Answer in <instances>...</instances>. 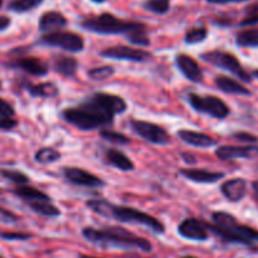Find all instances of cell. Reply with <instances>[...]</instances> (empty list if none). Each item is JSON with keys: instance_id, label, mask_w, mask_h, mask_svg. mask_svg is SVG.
<instances>
[{"instance_id": "cell-1", "label": "cell", "mask_w": 258, "mask_h": 258, "mask_svg": "<svg viewBox=\"0 0 258 258\" xmlns=\"http://www.w3.org/2000/svg\"><path fill=\"white\" fill-rule=\"evenodd\" d=\"M127 110V103L122 97L106 92H96L80 105L67 107L62 111L66 122L78 130L92 131L112 123L116 115Z\"/></svg>"}, {"instance_id": "cell-2", "label": "cell", "mask_w": 258, "mask_h": 258, "mask_svg": "<svg viewBox=\"0 0 258 258\" xmlns=\"http://www.w3.org/2000/svg\"><path fill=\"white\" fill-rule=\"evenodd\" d=\"M82 236L88 242L102 248L140 249L143 252H150L153 249L148 239L135 236L133 232L126 231L121 227H108L102 229L86 227L82 231Z\"/></svg>"}, {"instance_id": "cell-3", "label": "cell", "mask_w": 258, "mask_h": 258, "mask_svg": "<svg viewBox=\"0 0 258 258\" xmlns=\"http://www.w3.org/2000/svg\"><path fill=\"white\" fill-rule=\"evenodd\" d=\"M81 27L88 32L101 35L130 34L138 30L146 29V25L139 22L123 20L110 13H102L96 17H87L81 22Z\"/></svg>"}, {"instance_id": "cell-4", "label": "cell", "mask_w": 258, "mask_h": 258, "mask_svg": "<svg viewBox=\"0 0 258 258\" xmlns=\"http://www.w3.org/2000/svg\"><path fill=\"white\" fill-rule=\"evenodd\" d=\"M110 217H112V218L117 219L120 222H123V223L140 224V226L151 229L156 234H163L165 232V226L159 219L150 216V214L145 213V212L131 208V207L113 206L112 204Z\"/></svg>"}, {"instance_id": "cell-5", "label": "cell", "mask_w": 258, "mask_h": 258, "mask_svg": "<svg viewBox=\"0 0 258 258\" xmlns=\"http://www.w3.org/2000/svg\"><path fill=\"white\" fill-rule=\"evenodd\" d=\"M201 58L203 60H206V62L216 66V67L222 68L224 71H228L229 73L234 75L238 80L243 81V82H252V76L244 70L243 66L238 60V58L234 54H232V53L221 49H213L203 53L201 55Z\"/></svg>"}, {"instance_id": "cell-6", "label": "cell", "mask_w": 258, "mask_h": 258, "mask_svg": "<svg viewBox=\"0 0 258 258\" xmlns=\"http://www.w3.org/2000/svg\"><path fill=\"white\" fill-rule=\"evenodd\" d=\"M189 105L197 112L206 113L218 120H224L231 115V108L222 98L213 95H198V93H189Z\"/></svg>"}, {"instance_id": "cell-7", "label": "cell", "mask_w": 258, "mask_h": 258, "mask_svg": "<svg viewBox=\"0 0 258 258\" xmlns=\"http://www.w3.org/2000/svg\"><path fill=\"white\" fill-rule=\"evenodd\" d=\"M39 44L45 47H57L70 53H78L82 52L85 48V40L76 33L55 30L43 34L39 39Z\"/></svg>"}, {"instance_id": "cell-8", "label": "cell", "mask_w": 258, "mask_h": 258, "mask_svg": "<svg viewBox=\"0 0 258 258\" xmlns=\"http://www.w3.org/2000/svg\"><path fill=\"white\" fill-rule=\"evenodd\" d=\"M212 219H213L216 226L232 232L233 234L238 236L239 238L246 241L249 246H251L253 242H258L257 229L246 226V224L238 223L236 217L227 213V212H214V213L212 214Z\"/></svg>"}, {"instance_id": "cell-9", "label": "cell", "mask_w": 258, "mask_h": 258, "mask_svg": "<svg viewBox=\"0 0 258 258\" xmlns=\"http://www.w3.org/2000/svg\"><path fill=\"white\" fill-rule=\"evenodd\" d=\"M130 127L141 139L154 145H168L171 141L168 131L156 123L144 120H131Z\"/></svg>"}, {"instance_id": "cell-10", "label": "cell", "mask_w": 258, "mask_h": 258, "mask_svg": "<svg viewBox=\"0 0 258 258\" xmlns=\"http://www.w3.org/2000/svg\"><path fill=\"white\" fill-rule=\"evenodd\" d=\"M100 54L105 58H110V59L128 60V62H146L151 57L150 53L146 50L125 47V45L105 48L103 50H101Z\"/></svg>"}, {"instance_id": "cell-11", "label": "cell", "mask_w": 258, "mask_h": 258, "mask_svg": "<svg viewBox=\"0 0 258 258\" xmlns=\"http://www.w3.org/2000/svg\"><path fill=\"white\" fill-rule=\"evenodd\" d=\"M62 173L63 176L75 185L86 186V188H101V186L106 185V183L100 176L95 175V174L90 173L85 169L67 166V168H63Z\"/></svg>"}, {"instance_id": "cell-12", "label": "cell", "mask_w": 258, "mask_h": 258, "mask_svg": "<svg viewBox=\"0 0 258 258\" xmlns=\"http://www.w3.org/2000/svg\"><path fill=\"white\" fill-rule=\"evenodd\" d=\"M208 228H207L206 222L197 218H186L179 224L178 233L183 238L189 241L203 242L209 238Z\"/></svg>"}, {"instance_id": "cell-13", "label": "cell", "mask_w": 258, "mask_h": 258, "mask_svg": "<svg viewBox=\"0 0 258 258\" xmlns=\"http://www.w3.org/2000/svg\"><path fill=\"white\" fill-rule=\"evenodd\" d=\"M175 63L178 70L186 80L194 83L203 82V71L193 57L180 53L175 57Z\"/></svg>"}, {"instance_id": "cell-14", "label": "cell", "mask_w": 258, "mask_h": 258, "mask_svg": "<svg viewBox=\"0 0 258 258\" xmlns=\"http://www.w3.org/2000/svg\"><path fill=\"white\" fill-rule=\"evenodd\" d=\"M217 158L221 160H234V159H253L258 156V146H234L222 145L216 150Z\"/></svg>"}, {"instance_id": "cell-15", "label": "cell", "mask_w": 258, "mask_h": 258, "mask_svg": "<svg viewBox=\"0 0 258 258\" xmlns=\"http://www.w3.org/2000/svg\"><path fill=\"white\" fill-rule=\"evenodd\" d=\"M221 191L227 201L238 203L247 194V180L243 178L229 179L222 184Z\"/></svg>"}, {"instance_id": "cell-16", "label": "cell", "mask_w": 258, "mask_h": 258, "mask_svg": "<svg viewBox=\"0 0 258 258\" xmlns=\"http://www.w3.org/2000/svg\"><path fill=\"white\" fill-rule=\"evenodd\" d=\"M179 174L188 180L199 184H213L224 178V173L221 171H211L206 169H180Z\"/></svg>"}, {"instance_id": "cell-17", "label": "cell", "mask_w": 258, "mask_h": 258, "mask_svg": "<svg viewBox=\"0 0 258 258\" xmlns=\"http://www.w3.org/2000/svg\"><path fill=\"white\" fill-rule=\"evenodd\" d=\"M176 135H178V138L181 141H184V143L190 146H196V148L207 149L212 148V146H216L218 144L216 139H213L212 136L203 133H199V131L188 130V128H181V130L178 131Z\"/></svg>"}, {"instance_id": "cell-18", "label": "cell", "mask_w": 258, "mask_h": 258, "mask_svg": "<svg viewBox=\"0 0 258 258\" xmlns=\"http://www.w3.org/2000/svg\"><path fill=\"white\" fill-rule=\"evenodd\" d=\"M66 25H67V19H66L64 15L59 12H55V10H50V12H45L40 17L38 28L42 33H50L60 30Z\"/></svg>"}, {"instance_id": "cell-19", "label": "cell", "mask_w": 258, "mask_h": 258, "mask_svg": "<svg viewBox=\"0 0 258 258\" xmlns=\"http://www.w3.org/2000/svg\"><path fill=\"white\" fill-rule=\"evenodd\" d=\"M14 66L25 73L35 77H43L48 73V66L42 59L35 57H20L14 62Z\"/></svg>"}, {"instance_id": "cell-20", "label": "cell", "mask_w": 258, "mask_h": 258, "mask_svg": "<svg viewBox=\"0 0 258 258\" xmlns=\"http://www.w3.org/2000/svg\"><path fill=\"white\" fill-rule=\"evenodd\" d=\"M216 86L222 91V92L231 93V95H239V96H249L251 91L247 87H244L239 81H236L234 78L228 77V76H217Z\"/></svg>"}, {"instance_id": "cell-21", "label": "cell", "mask_w": 258, "mask_h": 258, "mask_svg": "<svg viewBox=\"0 0 258 258\" xmlns=\"http://www.w3.org/2000/svg\"><path fill=\"white\" fill-rule=\"evenodd\" d=\"M105 161L108 165L118 169L121 171H131L135 169V165L126 154L117 149H108L105 153Z\"/></svg>"}, {"instance_id": "cell-22", "label": "cell", "mask_w": 258, "mask_h": 258, "mask_svg": "<svg viewBox=\"0 0 258 258\" xmlns=\"http://www.w3.org/2000/svg\"><path fill=\"white\" fill-rule=\"evenodd\" d=\"M53 68L63 77H73L77 72L78 62L76 58L71 57V55L58 54L53 58Z\"/></svg>"}, {"instance_id": "cell-23", "label": "cell", "mask_w": 258, "mask_h": 258, "mask_svg": "<svg viewBox=\"0 0 258 258\" xmlns=\"http://www.w3.org/2000/svg\"><path fill=\"white\" fill-rule=\"evenodd\" d=\"M25 90L29 92L33 97H43V98H52L59 93V88L52 82H42V83H25Z\"/></svg>"}, {"instance_id": "cell-24", "label": "cell", "mask_w": 258, "mask_h": 258, "mask_svg": "<svg viewBox=\"0 0 258 258\" xmlns=\"http://www.w3.org/2000/svg\"><path fill=\"white\" fill-rule=\"evenodd\" d=\"M12 191L15 196L19 197L22 201H24L25 203L34 201H50V198L47 194L43 193L39 189H35L33 188V186H28L27 184H24V185H18L17 188L13 189Z\"/></svg>"}, {"instance_id": "cell-25", "label": "cell", "mask_w": 258, "mask_h": 258, "mask_svg": "<svg viewBox=\"0 0 258 258\" xmlns=\"http://www.w3.org/2000/svg\"><path fill=\"white\" fill-rule=\"evenodd\" d=\"M27 204L34 213L39 214V216L48 217V218H55V217L60 216L59 208L50 203V201H34L28 202Z\"/></svg>"}, {"instance_id": "cell-26", "label": "cell", "mask_w": 258, "mask_h": 258, "mask_svg": "<svg viewBox=\"0 0 258 258\" xmlns=\"http://www.w3.org/2000/svg\"><path fill=\"white\" fill-rule=\"evenodd\" d=\"M236 44L241 48H258V28H251L239 32Z\"/></svg>"}, {"instance_id": "cell-27", "label": "cell", "mask_w": 258, "mask_h": 258, "mask_svg": "<svg viewBox=\"0 0 258 258\" xmlns=\"http://www.w3.org/2000/svg\"><path fill=\"white\" fill-rule=\"evenodd\" d=\"M44 0H10L8 10L14 13H27L39 7Z\"/></svg>"}, {"instance_id": "cell-28", "label": "cell", "mask_w": 258, "mask_h": 258, "mask_svg": "<svg viewBox=\"0 0 258 258\" xmlns=\"http://www.w3.org/2000/svg\"><path fill=\"white\" fill-rule=\"evenodd\" d=\"M60 153L53 148H42L35 153V161L42 165H48V164H53L60 159Z\"/></svg>"}, {"instance_id": "cell-29", "label": "cell", "mask_w": 258, "mask_h": 258, "mask_svg": "<svg viewBox=\"0 0 258 258\" xmlns=\"http://www.w3.org/2000/svg\"><path fill=\"white\" fill-rule=\"evenodd\" d=\"M208 37V29L206 27H196L189 29L185 33V37H184V42L186 44H198V43L204 42Z\"/></svg>"}, {"instance_id": "cell-30", "label": "cell", "mask_w": 258, "mask_h": 258, "mask_svg": "<svg viewBox=\"0 0 258 258\" xmlns=\"http://www.w3.org/2000/svg\"><path fill=\"white\" fill-rule=\"evenodd\" d=\"M0 175L18 185H24L29 183V176L25 175L23 171L14 170V169H0Z\"/></svg>"}, {"instance_id": "cell-31", "label": "cell", "mask_w": 258, "mask_h": 258, "mask_svg": "<svg viewBox=\"0 0 258 258\" xmlns=\"http://www.w3.org/2000/svg\"><path fill=\"white\" fill-rule=\"evenodd\" d=\"M87 207L88 209L97 213L98 216L110 217L112 204L108 203L106 199H91V201L87 202Z\"/></svg>"}, {"instance_id": "cell-32", "label": "cell", "mask_w": 258, "mask_h": 258, "mask_svg": "<svg viewBox=\"0 0 258 258\" xmlns=\"http://www.w3.org/2000/svg\"><path fill=\"white\" fill-rule=\"evenodd\" d=\"M144 8L154 14L163 15L170 10V0H148L144 3Z\"/></svg>"}, {"instance_id": "cell-33", "label": "cell", "mask_w": 258, "mask_h": 258, "mask_svg": "<svg viewBox=\"0 0 258 258\" xmlns=\"http://www.w3.org/2000/svg\"><path fill=\"white\" fill-rule=\"evenodd\" d=\"M100 135L101 138L105 139L106 141L116 144V145H127V144L131 143V140L126 135H123V134L121 133H117V131L108 130V128H103V130H101Z\"/></svg>"}, {"instance_id": "cell-34", "label": "cell", "mask_w": 258, "mask_h": 258, "mask_svg": "<svg viewBox=\"0 0 258 258\" xmlns=\"http://www.w3.org/2000/svg\"><path fill=\"white\" fill-rule=\"evenodd\" d=\"M113 75H115V68L112 66H101L88 71V77L92 81H105L112 77Z\"/></svg>"}, {"instance_id": "cell-35", "label": "cell", "mask_w": 258, "mask_h": 258, "mask_svg": "<svg viewBox=\"0 0 258 258\" xmlns=\"http://www.w3.org/2000/svg\"><path fill=\"white\" fill-rule=\"evenodd\" d=\"M126 37H127L126 39L134 45H139V47H149L150 45V39H149L148 34H146V29L130 33Z\"/></svg>"}, {"instance_id": "cell-36", "label": "cell", "mask_w": 258, "mask_h": 258, "mask_svg": "<svg viewBox=\"0 0 258 258\" xmlns=\"http://www.w3.org/2000/svg\"><path fill=\"white\" fill-rule=\"evenodd\" d=\"M258 23V4L251 5L246 9V17L243 18L239 27H253Z\"/></svg>"}, {"instance_id": "cell-37", "label": "cell", "mask_w": 258, "mask_h": 258, "mask_svg": "<svg viewBox=\"0 0 258 258\" xmlns=\"http://www.w3.org/2000/svg\"><path fill=\"white\" fill-rule=\"evenodd\" d=\"M30 233H23V232H3L0 233V238L4 241H28L32 238Z\"/></svg>"}, {"instance_id": "cell-38", "label": "cell", "mask_w": 258, "mask_h": 258, "mask_svg": "<svg viewBox=\"0 0 258 258\" xmlns=\"http://www.w3.org/2000/svg\"><path fill=\"white\" fill-rule=\"evenodd\" d=\"M15 110L7 100L0 97V117H14Z\"/></svg>"}, {"instance_id": "cell-39", "label": "cell", "mask_w": 258, "mask_h": 258, "mask_svg": "<svg viewBox=\"0 0 258 258\" xmlns=\"http://www.w3.org/2000/svg\"><path fill=\"white\" fill-rule=\"evenodd\" d=\"M232 136H233L236 140L242 141V143H246V144H256L258 141L257 136L252 135V134H248V133H243V131H239V133H234Z\"/></svg>"}, {"instance_id": "cell-40", "label": "cell", "mask_w": 258, "mask_h": 258, "mask_svg": "<svg viewBox=\"0 0 258 258\" xmlns=\"http://www.w3.org/2000/svg\"><path fill=\"white\" fill-rule=\"evenodd\" d=\"M17 121L13 117H0V131H9L17 126Z\"/></svg>"}, {"instance_id": "cell-41", "label": "cell", "mask_w": 258, "mask_h": 258, "mask_svg": "<svg viewBox=\"0 0 258 258\" xmlns=\"http://www.w3.org/2000/svg\"><path fill=\"white\" fill-rule=\"evenodd\" d=\"M12 24V19L9 17H5V15H0V32L8 29Z\"/></svg>"}, {"instance_id": "cell-42", "label": "cell", "mask_w": 258, "mask_h": 258, "mask_svg": "<svg viewBox=\"0 0 258 258\" xmlns=\"http://www.w3.org/2000/svg\"><path fill=\"white\" fill-rule=\"evenodd\" d=\"M211 4H229V3H242L248 2V0H207Z\"/></svg>"}, {"instance_id": "cell-43", "label": "cell", "mask_w": 258, "mask_h": 258, "mask_svg": "<svg viewBox=\"0 0 258 258\" xmlns=\"http://www.w3.org/2000/svg\"><path fill=\"white\" fill-rule=\"evenodd\" d=\"M181 158L184 159V161H185V163H189V164H196L197 163L196 158H194L191 154H188V153L181 154Z\"/></svg>"}, {"instance_id": "cell-44", "label": "cell", "mask_w": 258, "mask_h": 258, "mask_svg": "<svg viewBox=\"0 0 258 258\" xmlns=\"http://www.w3.org/2000/svg\"><path fill=\"white\" fill-rule=\"evenodd\" d=\"M252 188H253V191L254 194H256V198L258 201V180H254L253 183H252Z\"/></svg>"}, {"instance_id": "cell-45", "label": "cell", "mask_w": 258, "mask_h": 258, "mask_svg": "<svg viewBox=\"0 0 258 258\" xmlns=\"http://www.w3.org/2000/svg\"><path fill=\"white\" fill-rule=\"evenodd\" d=\"M78 258H98V257H93V256H88V254H81Z\"/></svg>"}, {"instance_id": "cell-46", "label": "cell", "mask_w": 258, "mask_h": 258, "mask_svg": "<svg viewBox=\"0 0 258 258\" xmlns=\"http://www.w3.org/2000/svg\"><path fill=\"white\" fill-rule=\"evenodd\" d=\"M253 77H256V78H258V70H256V71H253Z\"/></svg>"}, {"instance_id": "cell-47", "label": "cell", "mask_w": 258, "mask_h": 258, "mask_svg": "<svg viewBox=\"0 0 258 258\" xmlns=\"http://www.w3.org/2000/svg\"><path fill=\"white\" fill-rule=\"evenodd\" d=\"M92 2L93 3H103V2H105V0H92Z\"/></svg>"}, {"instance_id": "cell-48", "label": "cell", "mask_w": 258, "mask_h": 258, "mask_svg": "<svg viewBox=\"0 0 258 258\" xmlns=\"http://www.w3.org/2000/svg\"><path fill=\"white\" fill-rule=\"evenodd\" d=\"M181 258H197V257H194V256H184V257H181Z\"/></svg>"}, {"instance_id": "cell-49", "label": "cell", "mask_w": 258, "mask_h": 258, "mask_svg": "<svg viewBox=\"0 0 258 258\" xmlns=\"http://www.w3.org/2000/svg\"><path fill=\"white\" fill-rule=\"evenodd\" d=\"M2 5H3V0H0V8H2Z\"/></svg>"}, {"instance_id": "cell-50", "label": "cell", "mask_w": 258, "mask_h": 258, "mask_svg": "<svg viewBox=\"0 0 258 258\" xmlns=\"http://www.w3.org/2000/svg\"><path fill=\"white\" fill-rule=\"evenodd\" d=\"M0 258H4V257H2V256H0Z\"/></svg>"}]
</instances>
